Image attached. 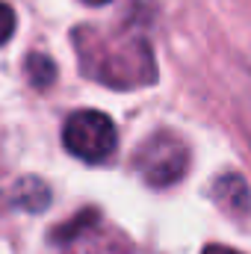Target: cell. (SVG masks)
<instances>
[{"mask_svg":"<svg viewBox=\"0 0 251 254\" xmlns=\"http://www.w3.org/2000/svg\"><path fill=\"white\" fill-rule=\"evenodd\" d=\"M133 166L136 172L142 175V181L148 187H172L178 184L189 169V151L184 145L181 136L169 133V130H160L154 133L151 139H145L133 157Z\"/></svg>","mask_w":251,"mask_h":254,"instance_id":"1","label":"cell"},{"mask_svg":"<svg viewBox=\"0 0 251 254\" xmlns=\"http://www.w3.org/2000/svg\"><path fill=\"white\" fill-rule=\"evenodd\" d=\"M116 142H119L116 125L101 110H77L68 116L63 127L65 151L83 163H104L107 157H113Z\"/></svg>","mask_w":251,"mask_h":254,"instance_id":"2","label":"cell"},{"mask_svg":"<svg viewBox=\"0 0 251 254\" xmlns=\"http://www.w3.org/2000/svg\"><path fill=\"white\" fill-rule=\"evenodd\" d=\"M216 198L231 210V213H249L251 210V195L243 178L237 175H225L216 181Z\"/></svg>","mask_w":251,"mask_h":254,"instance_id":"3","label":"cell"},{"mask_svg":"<svg viewBox=\"0 0 251 254\" xmlns=\"http://www.w3.org/2000/svg\"><path fill=\"white\" fill-rule=\"evenodd\" d=\"M12 201L21 210H27V213H42L51 204V190L42 181H36V178H24V181H18Z\"/></svg>","mask_w":251,"mask_h":254,"instance_id":"4","label":"cell"},{"mask_svg":"<svg viewBox=\"0 0 251 254\" xmlns=\"http://www.w3.org/2000/svg\"><path fill=\"white\" fill-rule=\"evenodd\" d=\"M24 71H27V80L33 89H48L57 80V63L48 54H30Z\"/></svg>","mask_w":251,"mask_h":254,"instance_id":"5","label":"cell"},{"mask_svg":"<svg viewBox=\"0 0 251 254\" xmlns=\"http://www.w3.org/2000/svg\"><path fill=\"white\" fill-rule=\"evenodd\" d=\"M12 33H15V12H12V6L0 3V45H6L12 39Z\"/></svg>","mask_w":251,"mask_h":254,"instance_id":"6","label":"cell"},{"mask_svg":"<svg viewBox=\"0 0 251 254\" xmlns=\"http://www.w3.org/2000/svg\"><path fill=\"white\" fill-rule=\"evenodd\" d=\"M204 254H240V252H234V249H228V246H207Z\"/></svg>","mask_w":251,"mask_h":254,"instance_id":"7","label":"cell"},{"mask_svg":"<svg viewBox=\"0 0 251 254\" xmlns=\"http://www.w3.org/2000/svg\"><path fill=\"white\" fill-rule=\"evenodd\" d=\"M83 3H86V6H107L110 0H83Z\"/></svg>","mask_w":251,"mask_h":254,"instance_id":"8","label":"cell"}]
</instances>
